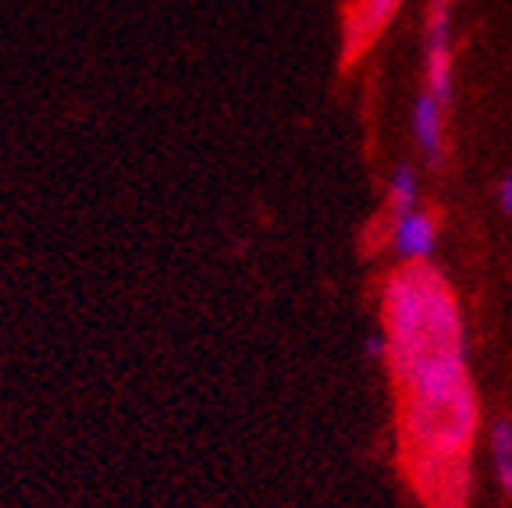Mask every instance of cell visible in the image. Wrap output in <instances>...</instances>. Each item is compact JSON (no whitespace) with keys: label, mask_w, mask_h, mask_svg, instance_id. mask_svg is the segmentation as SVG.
Masks as SVG:
<instances>
[{"label":"cell","mask_w":512,"mask_h":508,"mask_svg":"<svg viewBox=\"0 0 512 508\" xmlns=\"http://www.w3.org/2000/svg\"><path fill=\"white\" fill-rule=\"evenodd\" d=\"M384 363L402 398H431L466 388L463 306L431 263H399L381 288Z\"/></svg>","instance_id":"1"},{"label":"cell","mask_w":512,"mask_h":508,"mask_svg":"<svg viewBox=\"0 0 512 508\" xmlns=\"http://www.w3.org/2000/svg\"><path fill=\"white\" fill-rule=\"evenodd\" d=\"M424 89L441 104L456 96V40H452V0H431L424 22Z\"/></svg>","instance_id":"2"},{"label":"cell","mask_w":512,"mask_h":508,"mask_svg":"<svg viewBox=\"0 0 512 508\" xmlns=\"http://www.w3.org/2000/svg\"><path fill=\"white\" fill-rule=\"evenodd\" d=\"M388 246L399 263H431L438 249V217L427 207L388 217Z\"/></svg>","instance_id":"3"},{"label":"cell","mask_w":512,"mask_h":508,"mask_svg":"<svg viewBox=\"0 0 512 508\" xmlns=\"http://www.w3.org/2000/svg\"><path fill=\"white\" fill-rule=\"evenodd\" d=\"M402 0H352L349 15H345V50L349 57L370 50L381 40L388 25L399 18Z\"/></svg>","instance_id":"4"},{"label":"cell","mask_w":512,"mask_h":508,"mask_svg":"<svg viewBox=\"0 0 512 508\" xmlns=\"http://www.w3.org/2000/svg\"><path fill=\"white\" fill-rule=\"evenodd\" d=\"M445 111L448 107L434 93H427V89L413 100V118H409L413 143L431 167H438L441 153H445Z\"/></svg>","instance_id":"5"},{"label":"cell","mask_w":512,"mask_h":508,"mask_svg":"<svg viewBox=\"0 0 512 508\" xmlns=\"http://www.w3.org/2000/svg\"><path fill=\"white\" fill-rule=\"evenodd\" d=\"M384 207H388V217H399V214H406V210L424 207V203H420V175H416L409 164L395 167L392 175H388V185H384Z\"/></svg>","instance_id":"6"},{"label":"cell","mask_w":512,"mask_h":508,"mask_svg":"<svg viewBox=\"0 0 512 508\" xmlns=\"http://www.w3.org/2000/svg\"><path fill=\"white\" fill-rule=\"evenodd\" d=\"M488 455L495 480L505 494H512V420H495L488 430Z\"/></svg>","instance_id":"7"},{"label":"cell","mask_w":512,"mask_h":508,"mask_svg":"<svg viewBox=\"0 0 512 508\" xmlns=\"http://www.w3.org/2000/svg\"><path fill=\"white\" fill-rule=\"evenodd\" d=\"M498 207H502V214L512 217V171L498 182Z\"/></svg>","instance_id":"8"}]
</instances>
